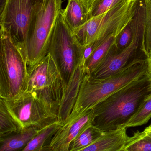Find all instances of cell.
Masks as SVG:
<instances>
[{"label": "cell", "instance_id": "2", "mask_svg": "<svg viewBox=\"0 0 151 151\" xmlns=\"http://www.w3.org/2000/svg\"><path fill=\"white\" fill-rule=\"evenodd\" d=\"M147 61L135 63L105 79H94L86 74L83 78L77 100L69 119L92 108L117 90L148 73Z\"/></svg>", "mask_w": 151, "mask_h": 151}, {"label": "cell", "instance_id": "8", "mask_svg": "<svg viewBox=\"0 0 151 151\" xmlns=\"http://www.w3.org/2000/svg\"><path fill=\"white\" fill-rule=\"evenodd\" d=\"M84 48L66 25L60 11L49 41L47 54L55 62L66 86L76 69L82 65Z\"/></svg>", "mask_w": 151, "mask_h": 151}, {"label": "cell", "instance_id": "16", "mask_svg": "<svg viewBox=\"0 0 151 151\" xmlns=\"http://www.w3.org/2000/svg\"><path fill=\"white\" fill-rule=\"evenodd\" d=\"M63 125L58 121L40 130L22 151H48L54 136Z\"/></svg>", "mask_w": 151, "mask_h": 151}, {"label": "cell", "instance_id": "22", "mask_svg": "<svg viewBox=\"0 0 151 151\" xmlns=\"http://www.w3.org/2000/svg\"><path fill=\"white\" fill-rule=\"evenodd\" d=\"M133 26L134 22L132 18L131 21L116 37L115 45L116 48L119 50L122 51L126 49L132 43L134 36Z\"/></svg>", "mask_w": 151, "mask_h": 151}, {"label": "cell", "instance_id": "20", "mask_svg": "<svg viewBox=\"0 0 151 151\" xmlns=\"http://www.w3.org/2000/svg\"><path fill=\"white\" fill-rule=\"evenodd\" d=\"M123 151H151V137L145 130L128 137Z\"/></svg>", "mask_w": 151, "mask_h": 151}, {"label": "cell", "instance_id": "18", "mask_svg": "<svg viewBox=\"0 0 151 151\" xmlns=\"http://www.w3.org/2000/svg\"><path fill=\"white\" fill-rule=\"evenodd\" d=\"M105 132L91 124L78 137L71 141L68 151H82L83 149L96 142L101 137Z\"/></svg>", "mask_w": 151, "mask_h": 151}, {"label": "cell", "instance_id": "15", "mask_svg": "<svg viewBox=\"0 0 151 151\" xmlns=\"http://www.w3.org/2000/svg\"><path fill=\"white\" fill-rule=\"evenodd\" d=\"M40 131L37 127L31 126L13 135L0 138V151H22Z\"/></svg>", "mask_w": 151, "mask_h": 151}, {"label": "cell", "instance_id": "24", "mask_svg": "<svg viewBox=\"0 0 151 151\" xmlns=\"http://www.w3.org/2000/svg\"><path fill=\"white\" fill-rule=\"evenodd\" d=\"M125 0H96L89 14V19L106 13Z\"/></svg>", "mask_w": 151, "mask_h": 151}, {"label": "cell", "instance_id": "9", "mask_svg": "<svg viewBox=\"0 0 151 151\" xmlns=\"http://www.w3.org/2000/svg\"><path fill=\"white\" fill-rule=\"evenodd\" d=\"M44 1L45 0H5L1 8L0 32L10 37L24 56L32 21Z\"/></svg>", "mask_w": 151, "mask_h": 151}, {"label": "cell", "instance_id": "28", "mask_svg": "<svg viewBox=\"0 0 151 151\" xmlns=\"http://www.w3.org/2000/svg\"><path fill=\"white\" fill-rule=\"evenodd\" d=\"M150 85H151V79H150Z\"/></svg>", "mask_w": 151, "mask_h": 151}, {"label": "cell", "instance_id": "26", "mask_svg": "<svg viewBox=\"0 0 151 151\" xmlns=\"http://www.w3.org/2000/svg\"><path fill=\"white\" fill-rule=\"evenodd\" d=\"M147 62H148V73L151 76V55H149Z\"/></svg>", "mask_w": 151, "mask_h": 151}, {"label": "cell", "instance_id": "17", "mask_svg": "<svg viewBox=\"0 0 151 151\" xmlns=\"http://www.w3.org/2000/svg\"><path fill=\"white\" fill-rule=\"evenodd\" d=\"M116 36H112L102 42L86 60L84 64L83 68L88 75L91 74L106 58L109 50L114 44Z\"/></svg>", "mask_w": 151, "mask_h": 151}, {"label": "cell", "instance_id": "5", "mask_svg": "<svg viewBox=\"0 0 151 151\" xmlns=\"http://www.w3.org/2000/svg\"><path fill=\"white\" fill-rule=\"evenodd\" d=\"M139 0H125L104 14L92 17L74 34L80 45H98L112 36H117L131 21Z\"/></svg>", "mask_w": 151, "mask_h": 151}, {"label": "cell", "instance_id": "11", "mask_svg": "<svg viewBox=\"0 0 151 151\" xmlns=\"http://www.w3.org/2000/svg\"><path fill=\"white\" fill-rule=\"evenodd\" d=\"M93 114V108H92L79 115L69 119L54 136L48 151H68L71 141L92 124Z\"/></svg>", "mask_w": 151, "mask_h": 151}, {"label": "cell", "instance_id": "7", "mask_svg": "<svg viewBox=\"0 0 151 151\" xmlns=\"http://www.w3.org/2000/svg\"><path fill=\"white\" fill-rule=\"evenodd\" d=\"M62 0H45L33 17L27 36L24 57L31 66L47 55L48 45Z\"/></svg>", "mask_w": 151, "mask_h": 151}, {"label": "cell", "instance_id": "10", "mask_svg": "<svg viewBox=\"0 0 151 151\" xmlns=\"http://www.w3.org/2000/svg\"><path fill=\"white\" fill-rule=\"evenodd\" d=\"M3 100L21 131L31 126L40 130L58 121V116L44 102L28 93Z\"/></svg>", "mask_w": 151, "mask_h": 151}, {"label": "cell", "instance_id": "13", "mask_svg": "<svg viewBox=\"0 0 151 151\" xmlns=\"http://www.w3.org/2000/svg\"><path fill=\"white\" fill-rule=\"evenodd\" d=\"M126 127L105 132L103 136L82 151H123L128 136Z\"/></svg>", "mask_w": 151, "mask_h": 151}, {"label": "cell", "instance_id": "3", "mask_svg": "<svg viewBox=\"0 0 151 151\" xmlns=\"http://www.w3.org/2000/svg\"><path fill=\"white\" fill-rule=\"evenodd\" d=\"M145 18V0H139L133 18L134 36L132 43L122 51L116 48L114 43L103 61L89 75L91 78L105 79L124 71L135 63L148 60L149 56L144 45Z\"/></svg>", "mask_w": 151, "mask_h": 151}, {"label": "cell", "instance_id": "19", "mask_svg": "<svg viewBox=\"0 0 151 151\" xmlns=\"http://www.w3.org/2000/svg\"><path fill=\"white\" fill-rule=\"evenodd\" d=\"M20 131L19 126L8 110L4 100L0 98V138Z\"/></svg>", "mask_w": 151, "mask_h": 151}, {"label": "cell", "instance_id": "6", "mask_svg": "<svg viewBox=\"0 0 151 151\" xmlns=\"http://www.w3.org/2000/svg\"><path fill=\"white\" fill-rule=\"evenodd\" d=\"M0 33V98L7 99L25 91L28 66L24 55L10 37Z\"/></svg>", "mask_w": 151, "mask_h": 151}, {"label": "cell", "instance_id": "23", "mask_svg": "<svg viewBox=\"0 0 151 151\" xmlns=\"http://www.w3.org/2000/svg\"><path fill=\"white\" fill-rule=\"evenodd\" d=\"M144 45L148 56L151 55V0H145Z\"/></svg>", "mask_w": 151, "mask_h": 151}, {"label": "cell", "instance_id": "12", "mask_svg": "<svg viewBox=\"0 0 151 151\" xmlns=\"http://www.w3.org/2000/svg\"><path fill=\"white\" fill-rule=\"evenodd\" d=\"M86 74L83 66L79 65L66 86L58 116V122L62 124L68 121L73 111L83 78Z\"/></svg>", "mask_w": 151, "mask_h": 151}, {"label": "cell", "instance_id": "1", "mask_svg": "<svg viewBox=\"0 0 151 151\" xmlns=\"http://www.w3.org/2000/svg\"><path fill=\"white\" fill-rule=\"evenodd\" d=\"M151 78L147 73L97 103L93 107L92 124L104 132L125 127L151 95Z\"/></svg>", "mask_w": 151, "mask_h": 151}, {"label": "cell", "instance_id": "21", "mask_svg": "<svg viewBox=\"0 0 151 151\" xmlns=\"http://www.w3.org/2000/svg\"><path fill=\"white\" fill-rule=\"evenodd\" d=\"M151 118V95L144 101L139 109L125 125L126 128L145 124Z\"/></svg>", "mask_w": 151, "mask_h": 151}, {"label": "cell", "instance_id": "27", "mask_svg": "<svg viewBox=\"0 0 151 151\" xmlns=\"http://www.w3.org/2000/svg\"><path fill=\"white\" fill-rule=\"evenodd\" d=\"M145 131L151 137V124L145 129Z\"/></svg>", "mask_w": 151, "mask_h": 151}, {"label": "cell", "instance_id": "14", "mask_svg": "<svg viewBox=\"0 0 151 151\" xmlns=\"http://www.w3.org/2000/svg\"><path fill=\"white\" fill-rule=\"evenodd\" d=\"M66 25L73 32L89 19L90 12L82 0H68L66 8L61 10Z\"/></svg>", "mask_w": 151, "mask_h": 151}, {"label": "cell", "instance_id": "25", "mask_svg": "<svg viewBox=\"0 0 151 151\" xmlns=\"http://www.w3.org/2000/svg\"><path fill=\"white\" fill-rule=\"evenodd\" d=\"M82 1L84 3L85 5H86L88 10H89V12L91 11V9L94 4L96 0H82Z\"/></svg>", "mask_w": 151, "mask_h": 151}, {"label": "cell", "instance_id": "4", "mask_svg": "<svg viewBox=\"0 0 151 151\" xmlns=\"http://www.w3.org/2000/svg\"><path fill=\"white\" fill-rule=\"evenodd\" d=\"M66 88L57 65L49 54L28 67L24 92L44 102L58 117Z\"/></svg>", "mask_w": 151, "mask_h": 151}]
</instances>
